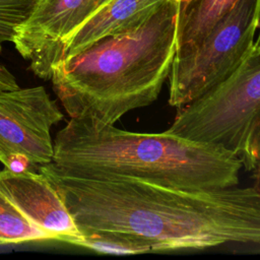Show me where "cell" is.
I'll return each instance as SVG.
<instances>
[{
	"mask_svg": "<svg viewBox=\"0 0 260 260\" xmlns=\"http://www.w3.org/2000/svg\"><path fill=\"white\" fill-rule=\"evenodd\" d=\"M109 0H40L11 43L40 78L49 80L76 30Z\"/></svg>",
	"mask_w": 260,
	"mask_h": 260,
	"instance_id": "7",
	"label": "cell"
},
{
	"mask_svg": "<svg viewBox=\"0 0 260 260\" xmlns=\"http://www.w3.org/2000/svg\"><path fill=\"white\" fill-rule=\"evenodd\" d=\"M51 167L90 180L132 179L202 190L238 186L244 167L215 144L162 133H138L90 118H71L56 135Z\"/></svg>",
	"mask_w": 260,
	"mask_h": 260,
	"instance_id": "2",
	"label": "cell"
},
{
	"mask_svg": "<svg viewBox=\"0 0 260 260\" xmlns=\"http://www.w3.org/2000/svg\"><path fill=\"white\" fill-rule=\"evenodd\" d=\"M0 189L14 206L50 240L79 246L84 236L79 231L59 191L41 172L0 171Z\"/></svg>",
	"mask_w": 260,
	"mask_h": 260,
	"instance_id": "8",
	"label": "cell"
},
{
	"mask_svg": "<svg viewBox=\"0 0 260 260\" xmlns=\"http://www.w3.org/2000/svg\"><path fill=\"white\" fill-rule=\"evenodd\" d=\"M84 239L79 246L93 250L104 254H143V249L122 236L105 233V232H88L83 233Z\"/></svg>",
	"mask_w": 260,
	"mask_h": 260,
	"instance_id": "13",
	"label": "cell"
},
{
	"mask_svg": "<svg viewBox=\"0 0 260 260\" xmlns=\"http://www.w3.org/2000/svg\"><path fill=\"white\" fill-rule=\"evenodd\" d=\"M257 170H258V172H259V177H260V165H259V167L257 168Z\"/></svg>",
	"mask_w": 260,
	"mask_h": 260,
	"instance_id": "16",
	"label": "cell"
},
{
	"mask_svg": "<svg viewBox=\"0 0 260 260\" xmlns=\"http://www.w3.org/2000/svg\"><path fill=\"white\" fill-rule=\"evenodd\" d=\"M170 134L206 142L236 153L244 167L260 165V48L212 91L177 109Z\"/></svg>",
	"mask_w": 260,
	"mask_h": 260,
	"instance_id": "4",
	"label": "cell"
},
{
	"mask_svg": "<svg viewBox=\"0 0 260 260\" xmlns=\"http://www.w3.org/2000/svg\"><path fill=\"white\" fill-rule=\"evenodd\" d=\"M254 47L256 48H260V24H259V28L256 35V39H255V43H254Z\"/></svg>",
	"mask_w": 260,
	"mask_h": 260,
	"instance_id": "14",
	"label": "cell"
},
{
	"mask_svg": "<svg viewBox=\"0 0 260 260\" xmlns=\"http://www.w3.org/2000/svg\"><path fill=\"white\" fill-rule=\"evenodd\" d=\"M63 118L44 86L0 91V162L14 173L52 162L51 128Z\"/></svg>",
	"mask_w": 260,
	"mask_h": 260,
	"instance_id": "6",
	"label": "cell"
},
{
	"mask_svg": "<svg viewBox=\"0 0 260 260\" xmlns=\"http://www.w3.org/2000/svg\"><path fill=\"white\" fill-rule=\"evenodd\" d=\"M171 0H109L72 36L64 58L73 56L96 41L133 29Z\"/></svg>",
	"mask_w": 260,
	"mask_h": 260,
	"instance_id": "9",
	"label": "cell"
},
{
	"mask_svg": "<svg viewBox=\"0 0 260 260\" xmlns=\"http://www.w3.org/2000/svg\"><path fill=\"white\" fill-rule=\"evenodd\" d=\"M39 172L59 191L79 231L116 234L144 253L260 245V188L190 190L132 179L90 180Z\"/></svg>",
	"mask_w": 260,
	"mask_h": 260,
	"instance_id": "1",
	"label": "cell"
},
{
	"mask_svg": "<svg viewBox=\"0 0 260 260\" xmlns=\"http://www.w3.org/2000/svg\"><path fill=\"white\" fill-rule=\"evenodd\" d=\"M178 2H180V4H181V7L183 8V7H185V6H187L191 1H193V0H177Z\"/></svg>",
	"mask_w": 260,
	"mask_h": 260,
	"instance_id": "15",
	"label": "cell"
},
{
	"mask_svg": "<svg viewBox=\"0 0 260 260\" xmlns=\"http://www.w3.org/2000/svg\"><path fill=\"white\" fill-rule=\"evenodd\" d=\"M239 0H193L181 7L176 55L198 45Z\"/></svg>",
	"mask_w": 260,
	"mask_h": 260,
	"instance_id": "10",
	"label": "cell"
},
{
	"mask_svg": "<svg viewBox=\"0 0 260 260\" xmlns=\"http://www.w3.org/2000/svg\"><path fill=\"white\" fill-rule=\"evenodd\" d=\"M40 0H0V53L11 42L16 28L27 19ZM14 75L0 62V91L18 88Z\"/></svg>",
	"mask_w": 260,
	"mask_h": 260,
	"instance_id": "11",
	"label": "cell"
},
{
	"mask_svg": "<svg viewBox=\"0 0 260 260\" xmlns=\"http://www.w3.org/2000/svg\"><path fill=\"white\" fill-rule=\"evenodd\" d=\"M259 24L260 0H239L198 45L175 55L170 105L183 108L229 79L252 51Z\"/></svg>",
	"mask_w": 260,
	"mask_h": 260,
	"instance_id": "5",
	"label": "cell"
},
{
	"mask_svg": "<svg viewBox=\"0 0 260 260\" xmlns=\"http://www.w3.org/2000/svg\"><path fill=\"white\" fill-rule=\"evenodd\" d=\"M50 240L34 225L0 189V245H14Z\"/></svg>",
	"mask_w": 260,
	"mask_h": 260,
	"instance_id": "12",
	"label": "cell"
},
{
	"mask_svg": "<svg viewBox=\"0 0 260 260\" xmlns=\"http://www.w3.org/2000/svg\"><path fill=\"white\" fill-rule=\"evenodd\" d=\"M180 11L171 0L139 26L63 59L51 80L70 118L114 124L156 101L176 55Z\"/></svg>",
	"mask_w": 260,
	"mask_h": 260,
	"instance_id": "3",
	"label": "cell"
}]
</instances>
